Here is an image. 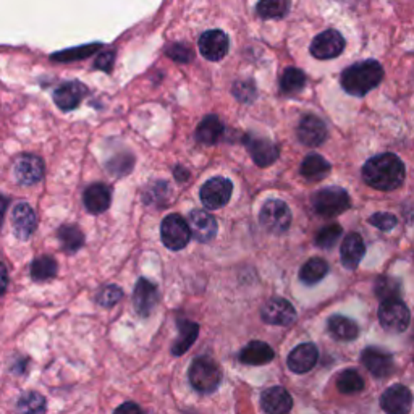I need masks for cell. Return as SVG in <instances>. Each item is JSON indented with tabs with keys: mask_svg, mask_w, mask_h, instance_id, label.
<instances>
[{
	"mask_svg": "<svg viewBox=\"0 0 414 414\" xmlns=\"http://www.w3.org/2000/svg\"><path fill=\"white\" fill-rule=\"evenodd\" d=\"M405 164L392 152L371 157L363 167V178L371 188L379 191H393L405 182Z\"/></svg>",
	"mask_w": 414,
	"mask_h": 414,
	"instance_id": "6da1fadb",
	"label": "cell"
},
{
	"mask_svg": "<svg viewBox=\"0 0 414 414\" xmlns=\"http://www.w3.org/2000/svg\"><path fill=\"white\" fill-rule=\"evenodd\" d=\"M383 68L377 60H363L351 67H348L341 73V88L348 94L363 98L372 89L377 88L383 80Z\"/></svg>",
	"mask_w": 414,
	"mask_h": 414,
	"instance_id": "7a4b0ae2",
	"label": "cell"
},
{
	"mask_svg": "<svg viewBox=\"0 0 414 414\" xmlns=\"http://www.w3.org/2000/svg\"><path fill=\"white\" fill-rule=\"evenodd\" d=\"M190 382L196 392L209 395L219 388L222 381V372L217 363L209 356H200L191 363Z\"/></svg>",
	"mask_w": 414,
	"mask_h": 414,
	"instance_id": "3957f363",
	"label": "cell"
},
{
	"mask_svg": "<svg viewBox=\"0 0 414 414\" xmlns=\"http://www.w3.org/2000/svg\"><path fill=\"white\" fill-rule=\"evenodd\" d=\"M314 211L322 217H337L343 214L351 206L350 195L338 186H328V188L319 190L311 197Z\"/></svg>",
	"mask_w": 414,
	"mask_h": 414,
	"instance_id": "277c9868",
	"label": "cell"
},
{
	"mask_svg": "<svg viewBox=\"0 0 414 414\" xmlns=\"http://www.w3.org/2000/svg\"><path fill=\"white\" fill-rule=\"evenodd\" d=\"M160 237L165 248H169L170 251H182L188 246L193 232H191L190 224L182 215L169 214L160 225Z\"/></svg>",
	"mask_w": 414,
	"mask_h": 414,
	"instance_id": "5b68a950",
	"label": "cell"
},
{
	"mask_svg": "<svg viewBox=\"0 0 414 414\" xmlns=\"http://www.w3.org/2000/svg\"><path fill=\"white\" fill-rule=\"evenodd\" d=\"M411 313L408 306L400 298L385 299L379 308V322L381 326L392 333L405 332L410 326Z\"/></svg>",
	"mask_w": 414,
	"mask_h": 414,
	"instance_id": "8992f818",
	"label": "cell"
},
{
	"mask_svg": "<svg viewBox=\"0 0 414 414\" xmlns=\"http://www.w3.org/2000/svg\"><path fill=\"white\" fill-rule=\"evenodd\" d=\"M259 222L264 229L275 235L285 233L291 225L290 207L280 200H269L261 209Z\"/></svg>",
	"mask_w": 414,
	"mask_h": 414,
	"instance_id": "52a82bcc",
	"label": "cell"
},
{
	"mask_svg": "<svg viewBox=\"0 0 414 414\" xmlns=\"http://www.w3.org/2000/svg\"><path fill=\"white\" fill-rule=\"evenodd\" d=\"M232 193L233 183L229 178L214 177L202 185L200 196L206 209H220L230 201Z\"/></svg>",
	"mask_w": 414,
	"mask_h": 414,
	"instance_id": "ba28073f",
	"label": "cell"
},
{
	"mask_svg": "<svg viewBox=\"0 0 414 414\" xmlns=\"http://www.w3.org/2000/svg\"><path fill=\"white\" fill-rule=\"evenodd\" d=\"M262 321L269 326L286 327L296 319V311L285 298H272L261 308Z\"/></svg>",
	"mask_w": 414,
	"mask_h": 414,
	"instance_id": "9c48e42d",
	"label": "cell"
},
{
	"mask_svg": "<svg viewBox=\"0 0 414 414\" xmlns=\"http://www.w3.org/2000/svg\"><path fill=\"white\" fill-rule=\"evenodd\" d=\"M345 49V39L335 29H327L321 34H317L311 43L309 51L316 58L330 60L338 57Z\"/></svg>",
	"mask_w": 414,
	"mask_h": 414,
	"instance_id": "30bf717a",
	"label": "cell"
},
{
	"mask_svg": "<svg viewBox=\"0 0 414 414\" xmlns=\"http://www.w3.org/2000/svg\"><path fill=\"white\" fill-rule=\"evenodd\" d=\"M197 46H200V52L204 58L211 60V62H219L229 53L230 41L220 29H211V31H206L201 36Z\"/></svg>",
	"mask_w": 414,
	"mask_h": 414,
	"instance_id": "8fae6325",
	"label": "cell"
},
{
	"mask_svg": "<svg viewBox=\"0 0 414 414\" xmlns=\"http://www.w3.org/2000/svg\"><path fill=\"white\" fill-rule=\"evenodd\" d=\"M361 363L364 368L368 369L372 376L377 379H385L393 374L395 363L393 358L388 355L387 351L381 350V348L369 346L361 353Z\"/></svg>",
	"mask_w": 414,
	"mask_h": 414,
	"instance_id": "7c38bea8",
	"label": "cell"
},
{
	"mask_svg": "<svg viewBox=\"0 0 414 414\" xmlns=\"http://www.w3.org/2000/svg\"><path fill=\"white\" fill-rule=\"evenodd\" d=\"M14 175L20 185L33 186L44 177V162L38 155H21L14 165Z\"/></svg>",
	"mask_w": 414,
	"mask_h": 414,
	"instance_id": "4fadbf2b",
	"label": "cell"
},
{
	"mask_svg": "<svg viewBox=\"0 0 414 414\" xmlns=\"http://www.w3.org/2000/svg\"><path fill=\"white\" fill-rule=\"evenodd\" d=\"M413 395L405 385H392L382 393L381 406L387 414H408L411 411Z\"/></svg>",
	"mask_w": 414,
	"mask_h": 414,
	"instance_id": "5bb4252c",
	"label": "cell"
},
{
	"mask_svg": "<svg viewBox=\"0 0 414 414\" xmlns=\"http://www.w3.org/2000/svg\"><path fill=\"white\" fill-rule=\"evenodd\" d=\"M11 225H14V233L18 239L26 242L31 238L38 227V217L33 207L26 202H18L11 211Z\"/></svg>",
	"mask_w": 414,
	"mask_h": 414,
	"instance_id": "9a60e30c",
	"label": "cell"
},
{
	"mask_svg": "<svg viewBox=\"0 0 414 414\" xmlns=\"http://www.w3.org/2000/svg\"><path fill=\"white\" fill-rule=\"evenodd\" d=\"M298 140L301 141L304 146L317 148L327 140V127L319 117L316 115H306L301 118L298 125Z\"/></svg>",
	"mask_w": 414,
	"mask_h": 414,
	"instance_id": "2e32d148",
	"label": "cell"
},
{
	"mask_svg": "<svg viewBox=\"0 0 414 414\" xmlns=\"http://www.w3.org/2000/svg\"><path fill=\"white\" fill-rule=\"evenodd\" d=\"M157 286L152 281H149L148 279H140L136 281L133 291V304L140 317L151 316L155 306H157Z\"/></svg>",
	"mask_w": 414,
	"mask_h": 414,
	"instance_id": "e0dca14e",
	"label": "cell"
},
{
	"mask_svg": "<svg viewBox=\"0 0 414 414\" xmlns=\"http://www.w3.org/2000/svg\"><path fill=\"white\" fill-rule=\"evenodd\" d=\"M190 227H191V232H193L195 239L200 243L212 242L219 230L217 220H215L214 215L209 214L207 211H201V209H195V211H191Z\"/></svg>",
	"mask_w": 414,
	"mask_h": 414,
	"instance_id": "ac0fdd59",
	"label": "cell"
},
{
	"mask_svg": "<svg viewBox=\"0 0 414 414\" xmlns=\"http://www.w3.org/2000/svg\"><path fill=\"white\" fill-rule=\"evenodd\" d=\"M319 359V350L314 343L298 345L286 358L288 369L295 374H306L317 364Z\"/></svg>",
	"mask_w": 414,
	"mask_h": 414,
	"instance_id": "d6986e66",
	"label": "cell"
},
{
	"mask_svg": "<svg viewBox=\"0 0 414 414\" xmlns=\"http://www.w3.org/2000/svg\"><path fill=\"white\" fill-rule=\"evenodd\" d=\"M244 144H246V148H248V151L256 165L269 167L279 159V148L275 146L271 140H266V138L246 136Z\"/></svg>",
	"mask_w": 414,
	"mask_h": 414,
	"instance_id": "ffe728a7",
	"label": "cell"
},
{
	"mask_svg": "<svg viewBox=\"0 0 414 414\" xmlns=\"http://www.w3.org/2000/svg\"><path fill=\"white\" fill-rule=\"evenodd\" d=\"M261 406L267 414H288L293 408V398L286 388L271 387L262 392Z\"/></svg>",
	"mask_w": 414,
	"mask_h": 414,
	"instance_id": "44dd1931",
	"label": "cell"
},
{
	"mask_svg": "<svg viewBox=\"0 0 414 414\" xmlns=\"http://www.w3.org/2000/svg\"><path fill=\"white\" fill-rule=\"evenodd\" d=\"M86 88L81 83L68 81L65 85L58 86L53 93V100L62 110H73L80 105V102L85 99Z\"/></svg>",
	"mask_w": 414,
	"mask_h": 414,
	"instance_id": "7402d4cb",
	"label": "cell"
},
{
	"mask_svg": "<svg viewBox=\"0 0 414 414\" xmlns=\"http://www.w3.org/2000/svg\"><path fill=\"white\" fill-rule=\"evenodd\" d=\"M83 201H85V206L91 214H104L110 207L112 202L110 188L104 183H94L88 186Z\"/></svg>",
	"mask_w": 414,
	"mask_h": 414,
	"instance_id": "603a6c76",
	"label": "cell"
},
{
	"mask_svg": "<svg viewBox=\"0 0 414 414\" xmlns=\"http://www.w3.org/2000/svg\"><path fill=\"white\" fill-rule=\"evenodd\" d=\"M366 254V244L363 242V237L358 235V233H350L346 235L343 243H341L340 248V257L341 264L346 269H356L359 266V262L363 261V257Z\"/></svg>",
	"mask_w": 414,
	"mask_h": 414,
	"instance_id": "cb8c5ba5",
	"label": "cell"
},
{
	"mask_svg": "<svg viewBox=\"0 0 414 414\" xmlns=\"http://www.w3.org/2000/svg\"><path fill=\"white\" fill-rule=\"evenodd\" d=\"M275 358V351L266 341L254 340L246 345L239 353V361L248 366H264Z\"/></svg>",
	"mask_w": 414,
	"mask_h": 414,
	"instance_id": "d4e9b609",
	"label": "cell"
},
{
	"mask_svg": "<svg viewBox=\"0 0 414 414\" xmlns=\"http://www.w3.org/2000/svg\"><path fill=\"white\" fill-rule=\"evenodd\" d=\"M177 324H178V337L173 341L170 351L173 356H182L193 346L197 335H200V326H197L196 322L186 319H178Z\"/></svg>",
	"mask_w": 414,
	"mask_h": 414,
	"instance_id": "484cf974",
	"label": "cell"
},
{
	"mask_svg": "<svg viewBox=\"0 0 414 414\" xmlns=\"http://www.w3.org/2000/svg\"><path fill=\"white\" fill-rule=\"evenodd\" d=\"M328 332L332 333L333 338L341 341H351L358 338L359 328L358 324L345 316H332L327 322Z\"/></svg>",
	"mask_w": 414,
	"mask_h": 414,
	"instance_id": "4316f807",
	"label": "cell"
},
{
	"mask_svg": "<svg viewBox=\"0 0 414 414\" xmlns=\"http://www.w3.org/2000/svg\"><path fill=\"white\" fill-rule=\"evenodd\" d=\"M224 135V123L217 115H209L202 120L196 130V140L201 144L214 146Z\"/></svg>",
	"mask_w": 414,
	"mask_h": 414,
	"instance_id": "83f0119b",
	"label": "cell"
},
{
	"mask_svg": "<svg viewBox=\"0 0 414 414\" xmlns=\"http://www.w3.org/2000/svg\"><path fill=\"white\" fill-rule=\"evenodd\" d=\"M328 162L322 157L319 154H309L308 157L303 160L301 164V175L308 180V182H321V180L326 178L330 173Z\"/></svg>",
	"mask_w": 414,
	"mask_h": 414,
	"instance_id": "f1b7e54d",
	"label": "cell"
},
{
	"mask_svg": "<svg viewBox=\"0 0 414 414\" xmlns=\"http://www.w3.org/2000/svg\"><path fill=\"white\" fill-rule=\"evenodd\" d=\"M57 238L60 248L68 254H73L76 251H80L83 248V244H85V235H83L80 227L76 225H62L57 232Z\"/></svg>",
	"mask_w": 414,
	"mask_h": 414,
	"instance_id": "f546056e",
	"label": "cell"
},
{
	"mask_svg": "<svg viewBox=\"0 0 414 414\" xmlns=\"http://www.w3.org/2000/svg\"><path fill=\"white\" fill-rule=\"evenodd\" d=\"M328 274V264L321 257H313L299 269V280L304 285H316Z\"/></svg>",
	"mask_w": 414,
	"mask_h": 414,
	"instance_id": "4dcf8cb0",
	"label": "cell"
},
{
	"mask_svg": "<svg viewBox=\"0 0 414 414\" xmlns=\"http://www.w3.org/2000/svg\"><path fill=\"white\" fill-rule=\"evenodd\" d=\"M46 411V398L38 392L23 393L16 401L18 414H44Z\"/></svg>",
	"mask_w": 414,
	"mask_h": 414,
	"instance_id": "1f68e13d",
	"label": "cell"
},
{
	"mask_svg": "<svg viewBox=\"0 0 414 414\" xmlns=\"http://www.w3.org/2000/svg\"><path fill=\"white\" fill-rule=\"evenodd\" d=\"M290 11V0H259L257 14L264 20L284 18Z\"/></svg>",
	"mask_w": 414,
	"mask_h": 414,
	"instance_id": "d6a6232c",
	"label": "cell"
},
{
	"mask_svg": "<svg viewBox=\"0 0 414 414\" xmlns=\"http://www.w3.org/2000/svg\"><path fill=\"white\" fill-rule=\"evenodd\" d=\"M337 388L338 392L345 395L359 393L364 390V379L359 376L358 371L346 369L337 377Z\"/></svg>",
	"mask_w": 414,
	"mask_h": 414,
	"instance_id": "836d02e7",
	"label": "cell"
},
{
	"mask_svg": "<svg viewBox=\"0 0 414 414\" xmlns=\"http://www.w3.org/2000/svg\"><path fill=\"white\" fill-rule=\"evenodd\" d=\"M57 275V261L51 256H41L31 264V277L36 281L51 280Z\"/></svg>",
	"mask_w": 414,
	"mask_h": 414,
	"instance_id": "e575fe53",
	"label": "cell"
},
{
	"mask_svg": "<svg viewBox=\"0 0 414 414\" xmlns=\"http://www.w3.org/2000/svg\"><path fill=\"white\" fill-rule=\"evenodd\" d=\"M306 85V75L299 68H286L280 78V89L284 94H296Z\"/></svg>",
	"mask_w": 414,
	"mask_h": 414,
	"instance_id": "d590c367",
	"label": "cell"
},
{
	"mask_svg": "<svg viewBox=\"0 0 414 414\" xmlns=\"http://www.w3.org/2000/svg\"><path fill=\"white\" fill-rule=\"evenodd\" d=\"M376 295L381 301H385V299H393L400 298L401 295V284L397 279L392 277H379L376 281Z\"/></svg>",
	"mask_w": 414,
	"mask_h": 414,
	"instance_id": "8d00e7d4",
	"label": "cell"
},
{
	"mask_svg": "<svg viewBox=\"0 0 414 414\" xmlns=\"http://www.w3.org/2000/svg\"><path fill=\"white\" fill-rule=\"evenodd\" d=\"M343 235V229L338 224L326 225L316 237V244L322 249H332L338 239Z\"/></svg>",
	"mask_w": 414,
	"mask_h": 414,
	"instance_id": "74e56055",
	"label": "cell"
},
{
	"mask_svg": "<svg viewBox=\"0 0 414 414\" xmlns=\"http://www.w3.org/2000/svg\"><path fill=\"white\" fill-rule=\"evenodd\" d=\"M122 298H123L122 288L117 285H107L102 288L95 299H98V304L102 306V308H112V306H115Z\"/></svg>",
	"mask_w": 414,
	"mask_h": 414,
	"instance_id": "f35d334b",
	"label": "cell"
},
{
	"mask_svg": "<svg viewBox=\"0 0 414 414\" xmlns=\"http://www.w3.org/2000/svg\"><path fill=\"white\" fill-rule=\"evenodd\" d=\"M109 172L112 175L115 177H123L127 175L128 172L133 169V155L131 154H123V155H117L109 162Z\"/></svg>",
	"mask_w": 414,
	"mask_h": 414,
	"instance_id": "ab89813d",
	"label": "cell"
},
{
	"mask_svg": "<svg viewBox=\"0 0 414 414\" xmlns=\"http://www.w3.org/2000/svg\"><path fill=\"white\" fill-rule=\"evenodd\" d=\"M369 224H372L376 229H379L382 232H390L395 229V225H397V217L388 212H376L374 215H371Z\"/></svg>",
	"mask_w": 414,
	"mask_h": 414,
	"instance_id": "60d3db41",
	"label": "cell"
},
{
	"mask_svg": "<svg viewBox=\"0 0 414 414\" xmlns=\"http://www.w3.org/2000/svg\"><path fill=\"white\" fill-rule=\"evenodd\" d=\"M160 193H169V186L164 182H155L151 188L146 190V196H144V202L151 204L157 201H164L165 197H160Z\"/></svg>",
	"mask_w": 414,
	"mask_h": 414,
	"instance_id": "b9f144b4",
	"label": "cell"
},
{
	"mask_svg": "<svg viewBox=\"0 0 414 414\" xmlns=\"http://www.w3.org/2000/svg\"><path fill=\"white\" fill-rule=\"evenodd\" d=\"M233 93H235L237 98L243 102H251L256 98V89L248 81H239L233 88Z\"/></svg>",
	"mask_w": 414,
	"mask_h": 414,
	"instance_id": "7bdbcfd3",
	"label": "cell"
},
{
	"mask_svg": "<svg viewBox=\"0 0 414 414\" xmlns=\"http://www.w3.org/2000/svg\"><path fill=\"white\" fill-rule=\"evenodd\" d=\"M99 46H88V47H83V49H71V51H65L62 53H57V56H53V60H75V58H83L89 56V53H93L94 49H98Z\"/></svg>",
	"mask_w": 414,
	"mask_h": 414,
	"instance_id": "ee69618b",
	"label": "cell"
},
{
	"mask_svg": "<svg viewBox=\"0 0 414 414\" xmlns=\"http://www.w3.org/2000/svg\"><path fill=\"white\" fill-rule=\"evenodd\" d=\"M167 56L172 57L175 62H190L191 60V51L183 44H173L172 47L167 49Z\"/></svg>",
	"mask_w": 414,
	"mask_h": 414,
	"instance_id": "f6af8a7d",
	"label": "cell"
},
{
	"mask_svg": "<svg viewBox=\"0 0 414 414\" xmlns=\"http://www.w3.org/2000/svg\"><path fill=\"white\" fill-rule=\"evenodd\" d=\"M115 62V52L109 51V52H102L100 56L95 60V68L104 70V71H110L112 65Z\"/></svg>",
	"mask_w": 414,
	"mask_h": 414,
	"instance_id": "bcb514c9",
	"label": "cell"
},
{
	"mask_svg": "<svg viewBox=\"0 0 414 414\" xmlns=\"http://www.w3.org/2000/svg\"><path fill=\"white\" fill-rule=\"evenodd\" d=\"M113 414H144V413L136 403H131V401H127V403L120 405Z\"/></svg>",
	"mask_w": 414,
	"mask_h": 414,
	"instance_id": "7dc6e473",
	"label": "cell"
},
{
	"mask_svg": "<svg viewBox=\"0 0 414 414\" xmlns=\"http://www.w3.org/2000/svg\"><path fill=\"white\" fill-rule=\"evenodd\" d=\"M175 178L178 180V182H186V180L190 178V173H188V170H185L183 167H177V169H175Z\"/></svg>",
	"mask_w": 414,
	"mask_h": 414,
	"instance_id": "c3c4849f",
	"label": "cell"
},
{
	"mask_svg": "<svg viewBox=\"0 0 414 414\" xmlns=\"http://www.w3.org/2000/svg\"><path fill=\"white\" fill-rule=\"evenodd\" d=\"M2 274H4V288L2 290L5 291V288H7V281H9V277H7V267H2Z\"/></svg>",
	"mask_w": 414,
	"mask_h": 414,
	"instance_id": "681fc988",
	"label": "cell"
}]
</instances>
